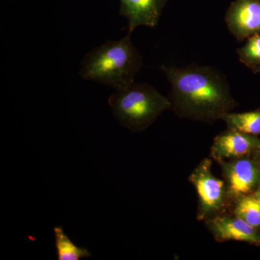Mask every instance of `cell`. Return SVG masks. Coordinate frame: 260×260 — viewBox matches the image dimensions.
I'll return each mask as SVG.
<instances>
[{"label":"cell","instance_id":"obj_15","mask_svg":"<svg viewBox=\"0 0 260 260\" xmlns=\"http://www.w3.org/2000/svg\"><path fill=\"white\" fill-rule=\"evenodd\" d=\"M252 195L260 203V181L259 183V185H258L257 188H256V190L254 191V192L253 193Z\"/></svg>","mask_w":260,"mask_h":260},{"label":"cell","instance_id":"obj_4","mask_svg":"<svg viewBox=\"0 0 260 260\" xmlns=\"http://www.w3.org/2000/svg\"><path fill=\"white\" fill-rule=\"evenodd\" d=\"M198 196L197 219L205 221L219 214L226 213L232 208L226 183L212 172V160L204 158L188 178Z\"/></svg>","mask_w":260,"mask_h":260},{"label":"cell","instance_id":"obj_2","mask_svg":"<svg viewBox=\"0 0 260 260\" xmlns=\"http://www.w3.org/2000/svg\"><path fill=\"white\" fill-rule=\"evenodd\" d=\"M143 66V56L127 34L120 40H108L87 53L80 63L79 75L117 90L135 82Z\"/></svg>","mask_w":260,"mask_h":260},{"label":"cell","instance_id":"obj_6","mask_svg":"<svg viewBox=\"0 0 260 260\" xmlns=\"http://www.w3.org/2000/svg\"><path fill=\"white\" fill-rule=\"evenodd\" d=\"M205 223L216 242L235 241L260 246V230L232 213L219 214L205 220Z\"/></svg>","mask_w":260,"mask_h":260},{"label":"cell","instance_id":"obj_5","mask_svg":"<svg viewBox=\"0 0 260 260\" xmlns=\"http://www.w3.org/2000/svg\"><path fill=\"white\" fill-rule=\"evenodd\" d=\"M217 162L221 168L232 206L236 200L254 192L260 181V165L251 155Z\"/></svg>","mask_w":260,"mask_h":260},{"label":"cell","instance_id":"obj_12","mask_svg":"<svg viewBox=\"0 0 260 260\" xmlns=\"http://www.w3.org/2000/svg\"><path fill=\"white\" fill-rule=\"evenodd\" d=\"M231 208V213L260 230V203L252 194L236 200Z\"/></svg>","mask_w":260,"mask_h":260},{"label":"cell","instance_id":"obj_7","mask_svg":"<svg viewBox=\"0 0 260 260\" xmlns=\"http://www.w3.org/2000/svg\"><path fill=\"white\" fill-rule=\"evenodd\" d=\"M225 22L239 42L260 34V0H234L228 8Z\"/></svg>","mask_w":260,"mask_h":260},{"label":"cell","instance_id":"obj_16","mask_svg":"<svg viewBox=\"0 0 260 260\" xmlns=\"http://www.w3.org/2000/svg\"><path fill=\"white\" fill-rule=\"evenodd\" d=\"M254 73H257V74H259L260 75V65L259 67H258L257 68H256L255 70H254Z\"/></svg>","mask_w":260,"mask_h":260},{"label":"cell","instance_id":"obj_8","mask_svg":"<svg viewBox=\"0 0 260 260\" xmlns=\"http://www.w3.org/2000/svg\"><path fill=\"white\" fill-rule=\"evenodd\" d=\"M259 145V137L228 129L214 138L210 158L218 162L249 156Z\"/></svg>","mask_w":260,"mask_h":260},{"label":"cell","instance_id":"obj_14","mask_svg":"<svg viewBox=\"0 0 260 260\" xmlns=\"http://www.w3.org/2000/svg\"><path fill=\"white\" fill-rule=\"evenodd\" d=\"M251 156H252V158L260 165V145L259 148L256 149L255 151L254 152V153L251 155Z\"/></svg>","mask_w":260,"mask_h":260},{"label":"cell","instance_id":"obj_13","mask_svg":"<svg viewBox=\"0 0 260 260\" xmlns=\"http://www.w3.org/2000/svg\"><path fill=\"white\" fill-rule=\"evenodd\" d=\"M240 62L254 71L260 65V34L248 38L242 47L237 49Z\"/></svg>","mask_w":260,"mask_h":260},{"label":"cell","instance_id":"obj_3","mask_svg":"<svg viewBox=\"0 0 260 260\" xmlns=\"http://www.w3.org/2000/svg\"><path fill=\"white\" fill-rule=\"evenodd\" d=\"M108 104L121 125L134 133L145 131L162 113L172 109L169 97L148 84L135 81L116 90Z\"/></svg>","mask_w":260,"mask_h":260},{"label":"cell","instance_id":"obj_1","mask_svg":"<svg viewBox=\"0 0 260 260\" xmlns=\"http://www.w3.org/2000/svg\"><path fill=\"white\" fill-rule=\"evenodd\" d=\"M160 69L171 85V110L179 118L213 124L237 107L226 76L213 67L162 64Z\"/></svg>","mask_w":260,"mask_h":260},{"label":"cell","instance_id":"obj_11","mask_svg":"<svg viewBox=\"0 0 260 260\" xmlns=\"http://www.w3.org/2000/svg\"><path fill=\"white\" fill-rule=\"evenodd\" d=\"M53 232L58 260H80L92 256L87 248L75 244L65 234L62 227L55 226Z\"/></svg>","mask_w":260,"mask_h":260},{"label":"cell","instance_id":"obj_10","mask_svg":"<svg viewBox=\"0 0 260 260\" xmlns=\"http://www.w3.org/2000/svg\"><path fill=\"white\" fill-rule=\"evenodd\" d=\"M222 120L226 124L227 129L255 136L260 135V108L251 112H229Z\"/></svg>","mask_w":260,"mask_h":260},{"label":"cell","instance_id":"obj_9","mask_svg":"<svg viewBox=\"0 0 260 260\" xmlns=\"http://www.w3.org/2000/svg\"><path fill=\"white\" fill-rule=\"evenodd\" d=\"M119 13L128 22L127 34L140 26L155 28L169 0H119Z\"/></svg>","mask_w":260,"mask_h":260}]
</instances>
